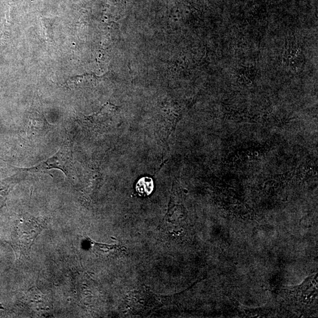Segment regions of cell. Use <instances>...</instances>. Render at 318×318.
Listing matches in <instances>:
<instances>
[{
  "label": "cell",
  "instance_id": "4",
  "mask_svg": "<svg viewBox=\"0 0 318 318\" xmlns=\"http://www.w3.org/2000/svg\"><path fill=\"white\" fill-rule=\"evenodd\" d=\"M154 184L152 179L149 177H143L138 181L136 184V191L143 197H146L152 194Z\"/></svg>",
  "mask_w": 318,
  "mask_h": 318
},
{
  "label": "cell",
  "instance_id": "1",
  "mask_svg": "<svg viewBox=\"0 0 318 318\" xmlns=\"http://www.w3.org/2000/svg\"><path fill=\"white\" fill-rule=\"evenodd\" d=\"M15 168L26 173L44 172L57 169L62 171L70 179H74L76 174L72 149L68 141L53 156L38 165L29 168Z\"/></svg>",
  "mask_w": 318,
  "mask_h": 318
},
{
  "label": "cell",
  "instance_id": "3",
  "mask_svg": "<svg viewBox=\"0 0 318 318\" xmlns=\"http://www.w3.org/2000/svg\"><path fill=\"white\" fill-rule=\"evenodd\" d=\"M27 173L21 172L11 177L0 181V208L6 200L7 197L15 185L27 175Z\"/></svg>",
  "mask_w": 318,
  "mask_h": 318
},
{
  "label": "cell",
  "instance_id": "2",
  "mask_svg": "<svg viewBox=\"0 0 318 318\" xmlns=\"http://www.w3.org/2000/svg\"><path fill=\"white\" fill-rule=\"evenodd\" d=\"M44 220L40 218H27L21 220L16 226V244L21 253L29 255L31 246L42 230L45 229Z\"/></svg>",
  "mask_w": 318,
  "mask_h": 318
}]
</instances>
